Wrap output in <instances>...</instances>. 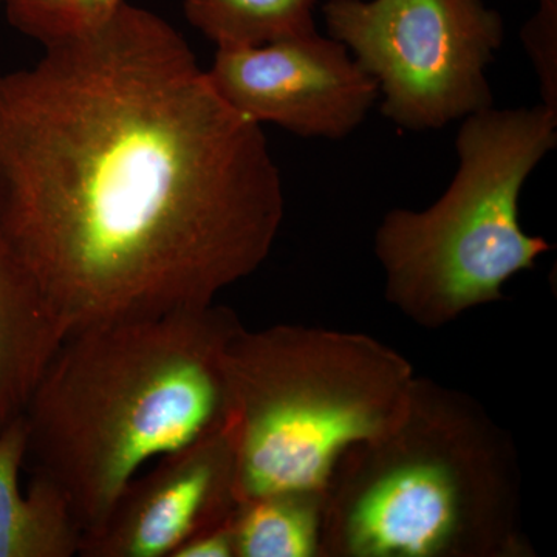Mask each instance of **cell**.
I'll list each match as a JSON object with an SVG mask.
<instances>
[{
    "label": "cell",
    "instance_id": "cell-1",
    "mask_svg": "<svg viewBox=\"0 0 557 557\" xmlns=\"http://www.w3.org/2000/svg\"><path fill=\"white\" fill-rule=\"evenodd\" d=\"M282 214L262 126L152 11L124 2L0 75V240L67 335L212 306Z\"/></svg>",
    "mask_w": 557,
    "mask_h": 557
},
{
    "label": "cell",
    "instance_id": "cell-2",
    "mask_svg": "<svg viewBox=\"0 0 557 557\" xmlns=\"http://www.w3.org/2000/svg\"><path fill=\"white\" fill-rule=\"evenodd\" d=\"M234 332L212 304L62 341L25 410V467L64 494L83 541L146 465L226 426Z\"/></svg>",
    "mask_w": 557,
    "mask_h": 557
},
{
    "label": "cell",
    "instance_id": "cell-3",
    "mask_svg": "<svg viewBox=\"0 0 557 557\" xmlns=\"http://www.w3.org/2000/svg\"><path fill=\"white\" fill-rule=\"evenodd\" d=\"M556 145L557 113L544 104L490 108L463 119L458 170L446 193L426 211L391 212L379 231L391 292L442 314L498 298L509 277L548 249L523 233L519 200Z\"/></svg>",
    "mask_w": 557,
    "mask_h": 557
},
{
    "label": "cell",
    "instance_id": "cell-4",
    "mask_svg": "<svg viewBox=\"0 0 557 557\" xmlns=\"http://www.w3.org/2000/svg\"><path fill=\"white\" fill-rule=\"evenodd\" d=\"M237 498L306 494L341 450L375 437L383 413L361 392L313 386L306 347L287 330L231 336L225 350Z\"/></svg>",
    "mask_w": 557,
    "mask_h": 557
},
{
    "label": "cell",
    "instance_id": "cell-5",
    "mask_svg": "<svg viewBox=\"0 0 557 557\" xmlns=\"http://www.w3.org/2000/svg\"><path fill=\"white\" fill-rule=\"evenodd\" d=\"M324 20L401 129H442L493 108L487 69L505 25L483 0H330Z\"/></svg>",
    "mask_w": 557,
    "mask_h": 557
},
{
    "label": "cell",
    "instance_id": "cell-6",
    "mask_svg": "<svg viewBox=\"0 0 557 557\" xmlns=\"http://www.w3.org/2000/svg\"><path fill=\"white\" fill-rule=\"evenodd\" d=\"M207 75L239 115L304 138L348 137L380 98L375 81L347 47L318 32L218 49Z\"/></svg>",
    "mask_w": 557,
    "mask_h": 557
},
{
    "label": "cell",
    "instance_id": "cell-7",
    "mask_svg": "<svg viewBox=\"0 0 557 557\" xmlns=\"http://www.w3.org/2000/svg\"><path fill=\"white\" fill-rule=\"evenodd\" d=\"M236 458L226 426L157 460L116 500L104 525L84 539V557H174L190 537L231 518Z\"/></svg>",
    "mask_w": 557,
    "mask_h": 557
},
{
    "label": "cell",
    "instance_id": "cell-8",
    "mask_svg": "<svg viewBox=\"0 0 557 557\" xmlns=\"http://www.w3.org/2000/svg\"><path fill=\"white\" fill-rule=\"evenodd\" d=\"M457 494L442 467L399 468L370 487L350 522L355 552L364 556H428L448 541Z\"/></svg>",
    "mask_w": 557,
    "mask_h": 557
},
{
    "label": "cell",
    "instance_id": "cell-9",
    "mask_svg": "<svg viewBox=\"0 0 557 557\" xmlns=\"http://www.w3.org/2000/svg\"><path fill=\"white\" fill-rule=\"evenodd\" d=\"M67 330L0 240V434L25 416Z\"/></svg>",
    "mask_w": 557,
    "mask_h": 557
},
{
    "label": "cell",
    "instance_id": "cell-10",
    "mask_svg": "<svg viewBox=\"0 0 557 557\" xmlns=\"http://www.w3.org/2000/svg\"><path fill=\"white\" fill-rule=\"evenodd\" d=\"M25 460L22 417L0 434V557L79 556L83 533L64 494L33 474L27 493L21 490Z\"/></svg>",
    "mask_w": 557,
    "mask_h": 557
},
{
    "label": "cell",
    "instance_id": "cell-11",
    "mask_svg": "<svg viewBox=\"0 0 557 557\" xmlns=\"http://www.w3.org/2000/svg\"><path fill=\"white\" fill-rule=\"evenodd\" d=\"M317 0H183L189 24L218 49L256 47L317 32Z\"/></svg>",
    "mask_w": 557,
    "mask_h": 557
},
{
    "label": "cell",
    "instance_id": "cell-12",
    "mask_svg": "<svg viewBox=\"0 0 557 557\" xmlns=\"http://www.w3.org/2000/svg\"><path fill=\"white\" fill-rule=\"evenodd\" d=\"M230 522L237 556L306 557L317 545V520L302 494L245 498Z\"/></svg>",
    "mask_w": 557,
    "mask_h": 557
},
{
    "label": "cell",
    "instance_id": "cell-13",
    "mask_svg": "<svg viewBox=\"0 0 557 557\" xmlns=\"http://www.w3.org/2000/svg\"><path fill=\"white\" fill-rule=\"evenodd\" d=\"M127 0H3L7 21L40 46L95 30Z\"/></svg>",
    "mask_w": 557,
    "mask_h": 557
},
{
    "label": "cell",
    "instance_id": "cell-14",
    "mask_svg": "<svg viewBox=\"0 0 557 557\" xmlns=\"http://www.w3.org/2000/svg\"><path fill=\"white\" fill-rule=\"evenodd\" d=\"M522 42L536 70L545 108L557 113V0H539V9L522 30Z\"/></svg>",
    "mask_w": 557,
    "mask_h": 557
},
{
    "label": "cell",
    "instance_id": "cell-15",
    "mask_svg": "<svg viewBox=\"0 0 557 557\" xmlns=\"http://www.w3.org/2000/svg\"><path fill=\"white\" fill-rule=\"evenodd\" d=\"M236 555V541L230 519L208 528L175 552L174 557H230Z\"/></svg>",
    "mask_w": 557,
    "mask_h": 557
},
{
    "label": "cell",
    "instance_id": "cell-16",
    "mask_svg": "<svg viewBox=\"0 0 557 557\" xmlns=\"http://www.w3.org/2000/svg\"><path fill=\"white\" fill-rule=\"evenodd\" d=\"M2 5H3V0H0V7H2Z\"/></svg>",
    "mask_w": 557,
    "mask_h": 557
}]
</instances>
